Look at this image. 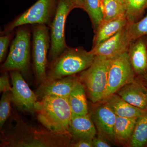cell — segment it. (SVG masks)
I'll return each instance as SVG.
<instances>
[{"mask_svg": "<svg viewBox=\"0 0 147 147\" xmlns=\"http://www.w3.org/2000/svg\"><path fill=\"white\" fill-rule=\"evenodd\" d=\"M111 60L95 56L91 65L78 74L93 103L104 99L108 84V69Z\"/></svg>", "mask_w": 147, "mask_h": 147, "instance_id": "5", "label": "cell"}, {"mask_svg": "<svg viewBox=\"0 0 147 147\" xmlns=\"http://www.w3.org/2000/svg\"><path fill=\"white\" fill-rule=\"evenodd\" d=\"M119 2L125 5V0H116Z\"/></svg>", "mask_w": 147, "mask_h": 147, "instance_id": "33", "label": "cell"}, {"mask_svg": "<svg viewBox=\"0 0 147 147\" xmlns=\"http://www.w3.org/2000/svg\"><path fill=\"white\" fill-rule=\"evenodd\" d=\"M89 113L98 133L115 143L114 128L117 116L105 100L93 103Z\"/></svg>", "mask_w": 147, "mask_h": 147, "instance_id": "12", "label": "cell"}, {"mask_svg": "<svg viewBox=\"0 0 147 147\" xmlns=\"http://www.w3.org/2000/svg\"><path fill=\"white\" fill-rule=\"evenodd\" d=\"M125 16L129 24L141 20L147 9V0H126Z\"/></svg>", "mask_w": 147, "mask_h": 147, "instance_id": "22", "label": "cell"}, {"mask_svg": "<svg viewBox=\"0 0 147 147\" xmlns=\"http://www.w3.org/2000/svg\"><path fill=\"white\" fill-rule=\"evenodd\" d=\"M85 11L89 16L94 33L102 21L103 14L100 0H84Z\"/></svg>", "mask_w": 147, "mask_h": 147, "instance_id": "24", "label": "cell"}, {"mask_svg": "<svg viewBox=\"0 0 147 147\" xmlns=\"http://www.w3.org/2000/svg\"><path fill=\"white\" fill-rule=\"evenodd\" d=\"M116 93L131 105L147 110V87L136 80L119 90Z\"/></svg>", "mask_w": 147, "mask_h": 147, "instance_id": "15", "label": "cell"}, {"mask_svg": "<svg viewBox=\"0 0 147 147\" xmlns=\"http://www.w3.org/2000/svg\"><path fill=\"white\" fill-rule=\"evenodd\" d=\"M130 62L136 75L147 73V35L132 40L128 50Z\"/></svg>", "mask_w": 147, "mask_h": 147, "instance_id": "14", "label": "cell"}, {"mask_svg": "<svg viewBox=\"0 0 147 147\" xmlns=\"http://www.w3.org/2000/svg\"><path fill=\"white\" fill-rule=\"evenodd\" d=\"M59 0H38L30 8L4 27L1 35L12 32L24 25L43 24L49 26L56 13Z\"/></svg>", "mask_w": 147, "mask_h": 147, "instance_id": "7", "label": "cell"}, {"mask_svg": "<svg viewBox=\"0 0 147 147\" xmlns=\"http://www.w3.org/2000/svg\"><path fill=\"white\" fill-rule=\"evenodd\" d=\"M103 18L106 21L125 14L126 6L116 0H100Z\"/></svg>", "mask_w": 147, "mask_h": 147, "instance_id": "23", "label": "cell"}, {"mask_svg": "<svg viewBox=\"0 0 147 147\" xmlns=\"http://www.w3.org/2000/svg\"><path fill=\"white\" fill-rule=\"evenodd\" d=\"M93 139H84L73 143L71 147H93Z\"/></svg>", "mask_w": 147, "mask_h": 147, "instance_id": "30", "label": "cell"}, {"mask_svg": "<svg viewBox=\"0 0 147 147\" xmlns=\"http://www.w3.org/2000/svg\"><path fill=\"white\" fill-rule=\"evenodd\" d=\"M127 146L130 147H144L147 145V111L137 118L133 134Z\"/></svg>", "mask_w": 147, "mask_h": 147, "instance_id": "21", "label": "cell"}, {"mask_svg": "<svg viewBox=\"0 0 147 147\" xmlns=\"http://www.w3.org/2000/svg\"><path fill=\"white\" fill-rule=\"evenodd\" d=\"M13 36V32L1 36L0 37V62L4 61L11 38Z\"/></svg>", "mask_w": 147, "mask_h": 147, "instance_id": "27", "label": "cell"}, {"mask_svg": "<svg viewBox=\"0 0 147 147\" xmlns=\"http://www.w3.org/2000/svg\"><path fill=\"white\" fill-rule=\"evenodd\" d=\"M106 138L101 134L98 133L97 136L93 139V147H110L111 145L106 140Z\"/></svg>", "mask_w": 147, "mask_h": 147, "instance_id": "29", "label": "cell"}, {"mask_svg": "<svg viewBox=\"0 0 147 147\" xmlns=\"http://www.w3.org/2000/svg\"><path fill=\"white\" fill-rule=\"evenodd\" d=\"M129 32L131 40L147 35V14L136 23L129 24Z\"/></svg>", "mask_w": 147, "mask_h": 147, "instance_id": "26", "label": "cell"}, {"mask_svg": "<svg viewBox=\"0 0 147 147\" xmlns=\"http://www.w3.org/2000/svg\"><path fill=\"white\" fill-rule=\"evenodd\" d=\"M10 75L8 71H2L0 76V92L11 91V87L9 83Z\"/></svg>", "mask_w": 147, "mask_h": 147, "instance_id": "28", "label": "cell"}, {"mask_svg": "<svg viewBox=\"0 0 147 147\" xmlns=\"http://www.w3.org/2000/svg\"><path fill=\"white\" fill-rule=\"evenodd\" d=\"M142 77L144 81L147 82V73L142 76Z\"/></svg>", "mask_w": 147, "mask_h": 147, "instance_id": "32", "label": "cell"}, {"mask_svg": "<svg viewBox=\"0 0 147 147\" xmlns=\"http://www.w3.org/2000/svg\"><path fill=\"white\" fill-rule=\"evenodd\" d=\"M129 24L104 42L92 47L90 52L95 56L112 60L128 51L132 41L129 32Z\"/></svg>", "mask_w": 147, "mask_h": 147, "instance_id": "11", "label": "cell"}, {"mask_svg": "<svg viewBox=\"0 0 147 147\" xmlns=\"http://www.w3.org/2000/svg\"><path fill=\"white\" fill-rule=\"evenodd\" d=\"M95 57L83 47H67L56 59L48 64L47 80L78 74L91 65Z\"/></svg>", "mask_w": 147, "mask_h": 147, "instance_id": "3", "label": "cell"}, {"mask_svg": "<svg viewBox=\"0 0 147 147\" xmlns=\"http://www.w3.org/2000/svg\"><path fill=\"white\" fill-rule=\"evenodd\" d=\"M74 7V8L82 9L85 10L84 0H69Z\"/></svg>", "mask_w": 147, "mask_h": 147, "instance_id": "31", "label": "cell"}, {"mask_svg": "<svg viewBox=\"0 0 147 147\" xmlns=\"http://www.w3.org/2000/svg\"><path fill=\"white\" fill-rule=\"evenodd\" d=\"M136 74L130 62L128 52L123 53L110 61L108 84L104 99L135 79Z\"/></svg>", "mask_w": 147, "mask_h": 147, "instance_id": "9", "label": "cell"}, {"mask_svg": "<svg viewBox=\"0 0 147 147\" xmlns=\"http://www.w3.org/2000/svg\"><path fill=\"white\" fill-rule=\"evenodd\" d=\"M74 9V7L69 0H59L55 17L49 26L50 43L48 64L56 59L68 47L65 35V21L69 13Z\"/></svg>", "mask_w": 147, "mask_h": 147, "instance_id": "8", "label": "cell"}, {"mask_svg": "<svg viewBox=\"0 0 147 147\" xmlns=\"http://www.w3.org/2000/svg\"><path fill=\"white\" fill-rule=\"evenodd\" d=\"M79 80L78 74L60 79L47 80L38 86L35 93L38 100L48 96L69 98Z\"/></svg>", "mask_w": 147, "mask_h": 147, "instance_id": "13", "label": "cell"}, {"mask_svg": "<svg viewBox=\"0 0 147 147\" xmlns=\"http://www.w3.org/2000/svg\"><path fill=\"white\" fill-rule=\"evenodd\" d=\"M9 73L12 84L11 102L19 111L34 115L35 105L38 100L35 93L30 88L20 71L13 70Z\"/></svg>", "mask_w": 147, "mask_h": 147, "instance_id": "10", "label": "cell"}, {"mask_svg": "<svg viewBox=\"0 0 147 147\" xmlns=\"http://www.w3.org/2000/svg\"><path fill=\"white\" fill-rule=\"evenodd\" d=\"M129 24L125 14L106 21H102L94 33L93 46H96L116 34Z\"/></svg>", "mask_w": 147, "mask_h": 147, "instance_id": "17", "label": "cell"}, {"mask_svg": "<svg viewBox=\"0 0 147 147\" xmlns=\"http://www.w3.org/2000/svg\"><path fill=\"white\" fill-rule=\"evenodd\" d=\"M73 143L71 135L26 121L15 111L1 129V147H71Z\"/></svg>", "mask_w": 147, "mask_h": 147, "instance_id": "1", "label": "cell"}, {"mask_svg": "<svg viewBox=\"0 0 147 147\" xmlns=\"http://www.w3.org/2000/svg\"><path fill=\"white\" fill-rule=\"evenodd\" d=\"M97 131L89 113L71 117L69 132L76 142L81 139H93L96 136Z\"/></svg>", "mask_w": 147, "mask_h": 147, "instance_id": "16", "label": "cell"}, {"mask_svg": "<svg viewBox=\"0 0 147 147\" xmlns=\"http://www.w3.org/2000/svg\"><path fill=\"white\" fill-rule=\"evenodd\" d=\"M11 93L10 91L4 92L0 101V129L3 128L10 117L11 112Z\"/></svg>", "mask_w": 147, "mask_h": 147, "instance_id": "25", "label": "cell"}, {"mask_svg": "<svg viewBox=\"0 0 147 147\" xmlns=\"http://www.w3.org/2000/svg\"><path fill=\"white\" fill-rule=\"evenodd\" d=\"M28 26L17 28L8 56L1 67V71H20L26 79L30 78L31 72L32 32Z\"/></svg>", "mask_w": 147, "mask_h": 147, "instance_id": "4", "label": "cell"}, {"mask_svg": "<svg viewBox=\"0 0 147 147\" xmlns=\"http://www.w3.org/2000/svg\"><path fill=\"white\" fill-rule=\"evenodd\" d=\"M137 119L117 116L114 128L116 144L123 145L128 143L133 134Z\"/></svg>", "mask_w": 147, "mask_h": 147, "instance_id": "20", "label": "cell"}, {"mask_svg": "<svg viewBox=\"0 0 147 147\" xmlns=\"http://www.w3.org/2000/svg\"><path fill=\"white\" fill-rule=\"evenodd\" d=\"M125 1H126V0H125Z\"/></svg>", "mask_w": 147, "mask_h": 147, "instance_id": "34", "label": "cell"}, {"mask_svg": "<svg viewBox=\"0 0 147 147\" xmlns=\"http://www.w3.org/2000/svg\"><path fill=\"white\" fill-rule=\"evenodd\" d=\"M104 100L107 102L116 115L118 117L138 118L144 114L147 111L142 110L131 105L123 100L117 93L111 94Z\"/></svg>", "mask_w": 147, "mask_h": 147, "instance_id": "18", "label": "cell"}, {"mask_svg": "<svg viewBox=\"0 0 147 147\" xmlns=\"http://www.w3.org/2000/svg\"><path fill=\"white\" fill-rule=\"evenodd\" d=\"M32 57L33 71L37 85L47 80L48 55L50 48V28L43 24L32 25Z\"/></svg>", "mask_w": 147, "mask_h": 147, "instance_id": "6", "label": "cell"}, {"mask_svg": "<svg viewBox=\"0 0 147 147\" xmlns=\"http://www.w3.org/2000/svg\"><path fill=\"white\" fill-rule=\"evenodd\" d=\"M34 115L41 125L50 131L70 135L69 128L72 113L68 98L48 96L38 100Z\"/></svg>", "mask_w": 147, "mask_h": 147, "instance_id": "2", "label": "cell"}, {"mask_svg": "<svg viewBox=\"0 0 147 147\" xmlns=\"http://www.w3.org/2000/svg\"><path fill=\"white\" fill-rule=\"evenodd\" d=\"M86 92V88L79 80L68 98L72 117L89 114Z\"/></svg>", "mask_w": 147, "mask_h": 147, "instance_id": "19", "label": "cell"}]
</instances>
